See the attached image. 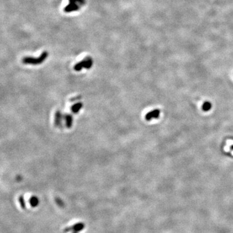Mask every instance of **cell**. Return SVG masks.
Segmentation results:
<instances>
[{
	"mask_svg": "<svg viewBox=\"0 0 233 233\" xmlns=\"http://www.w3.org/2000/svg\"><path fill=\"white\" fill-rule=\"evenodd\" d=\"M48 53L47 51H44L42 53L40 56L37 58L32 57V56H26L22 59V62L24 64H29V65H39L42 64L48 57Z\"/></svg>",
	"mask_w": 233,
	"mask_h": 233,
	"instance_id": "6da1fadb",
	"label": "cell"
},
{
	"mask_svg": "<svg viewBox=\"0 0 233 233\" xmlns=\"http://www.w3.org/2000/svg\"><path fill=\"white\" fill-rule=\"evenodd\" d=\"M86 0H69V4L64 8V11L67 13L79 10L84 6Z\"/></svg>",
	"mask_w": 233,
	"mask_h": 233,
	"instance_id": "7a4b0ae2",
	"label": "cell"
},
{
	"mask_svg": "<svg viewBox=\"0 0 233 233\" xmlns=\"http://www.w3.org/2000/svg\"><path fill=\"white\" fill-rule=\"evenodd\" d=\"M93 64V61L92 58L90 56H87L85 59L77 63V64H75V66H74V69L76 71H80L84 68L89 69L92 67Z\"/></svg>",
	"mask_w": 233,
	"mask_h": 233,
	"instance_id": "3957f363",
	"label": "cell"
},
{
	"mask_svg": "<svg viewBox=\"0 0 233 233\" xmlns=\"http://www.w3.org/2000/svg\"><path fill=\"white\" fill-rule=\"evenodd\" d=\"M159 115H160V110L156 109V110H154L152 111L148 112L145 116V119L147 121H149L152 120V119L159 118Z\"/></svg>",
	"mask_w": 233,
	"mask_h": 233,
	"instance_id": "277c9868",
	"label": "cell"
},
{
	"mask_svg": "<svg viewBox=\"0 0 233 233\" xmlns=\"http://www.w3.org/2000/svg\"><path fill=\"white\" fill-rule=\"evenodd\" d=\"M62 113L59 111H56L55 114V120H54L55 125L56 126V127H60L62 124Z\"/></svg>",
	"mask_w": 233,
	"mask_h": 233,
	"instance_id": "5b68a950",
	"label": "cell"
},
{
	"mask_svg": "<svg viewBox=\"0 0 233 233\" xmlns=\"http://www.w3.org/2000/svg\"><path fill=\"white\" fill-rule=\"evenodd\" d=\"M29 203L33 207H36L40 203V200L37 196H32L29 199Z\"/></svg>",
	"mask_w": 233,
	"mask_h": 233,
	"instance_id": "8992f818",
	"label": "cell"
},
{
	"mask_svg": "<svg viewBox=\"0 0 233 233\" xmlns=\"http://www.w3.org/2000/svg\"><path fill=\"white\" fill-rule=\"evenodd\" d=\"M65 121H66V127L69 128H70L73 126V117L71 115H66L65 116Z\"/></svg>",
	"mask_w": 233,
	"mask_h": 233,
	"instance_id": "52a82bcc",
	"label": "cell"
},
{
	"mask_svg": "<svg viewBox=\"0 0 233 233\" xmlns=\"http://www.w3.org/2000/svg\"><path fill=\"white\" fill-rule=\"evenodd\" d=\"M82 106H83L82 103V102H77L76 104H74L71 107V111L74 113H77L81 110V108H82Z\"/></svg>",
	"mask_w": 233,
	"mask_h": 233,
	"instance_id": "ba28073f",
	"label": "cell"
},
{
	"mask_svg": "<svg viewBox=\"0 0 233 233\" xmlns=\"http://www.w3.org/2000/svg\"><path fill=\"white\" fill-rule=\"evenodd\" d=\"M212 107V104L210 102H205L202 105V110L204 111H209Z\"/></svg>",
	"mask_w": 233,
	"mask_h": 233,
	"instance_id": "9c48e42d",
	"label": "cell"
},
{
	"mask_svg": "<svg viewBox=\"0 0 233 233\" xmlns=\"http://www.w3.org/2000/svg\"><path fill=\"white\" fill-rule=\"evenodd\" d=\"M19 202H20V204L21 205V207L23 209H26V202H25V200L23 198V196H21L19 197Z\"/></svg>",
	"mask_w": 233,
	"mask_h": 233,
	"instance_id": "30bf717a",
	"label": "cell"
},
{
	"mask_svg": "<svg viewBox=\"0 0 233 233\" xmlns=\"http://www.w3.org/2000/svg\"><path fill=\"white\" fill-rule=\"evenodd\" d=\"M231 149L233 150V145H232V146H231Z\"/></svg>",
	"mask_w": 233,
	"mask_h": 233,
	"instance_id": "8fae6325",
	"label": "cell"
}]
</instances>
